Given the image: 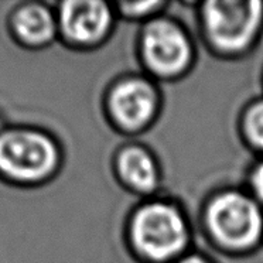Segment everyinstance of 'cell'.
<instances>
[{
    "mask_svg": "<svg viewBox=\"0 0 263 263\" xmlns=\"http://www.w3.org/2000/svg\"><path fill=\"white\" fill-rule=\"evenodd\" d=\"M55 140L40 130L10 129L0 133V174L17 184L46 181L60 166Z\"/></svg>",
    "mask_w": 263,
    "mask_h": 263,
    "instance_id": "1",
    "label": "cell"
},
{
    "mask_svg": "<svg viewBox=\"0 0 263 263\" xmlns=\"http://www.w3.org/2000/svg\"><path fill=\"white\" fill-rule=\"evenodd\" d=\"M133 238L144 255L163 260L181 251L185 243V227L174 208L155 204L144 206L136 215Z\"/></svg>",
    "mask_w": 263,
    "mask_h": 263,
    "instance_id": "2",
    "label": "cell"
},
{
    "mask_svg": "<svg viewBox=\"0 0 263 263\" xmlns=\"http://www.w3.org/2000/svg\"><path fill=\"white\" fill-rule=\"evenodd\" d=\"M208 222L219 240L232 248H246L262 231L260 211L245 195H221L208 210Z\"/></svg>",
    "mask_w": 263,
    "mask_h": 263,
    "instance_id": "3",
    "label": "cell"
},
{
    "mask_svg": "<svg viewBox=\"0 0 263 263\" xmlns=\"http://www.w3.org/2000/svg\"><path fill=\"white\" fill-rule=\"evenodd\" d=\"M262 17L257 0H217L205 6L206 27L214 41L225 48H240L251 40Z\"/></svg>",
    "mask_w": 263,
    "mask_h": 263,
    "instance_id": "4",
    "label": "cell"
},
{
    "mask_svg": "<svg viewBox=\"0 0 263 263\" xmlns=\"http://www.w3.org/2000/svg\"><path fill=\"white\" fill-rule=\"evenodd\" d=\"M58 31L72 46H92L103 39L110 26V12L103 2H64L57 12Z\"/></svg>",
    "mask_w": 263,
    "mask_h": 263,
    "instance_id": "5",
    "label": "cell"
},
{
    "mask_svg": "<svg viewBox=\"0 0 263 263\" xmlns=\"http://www.w3.org/2000/svg\"><path fill=\"white\" fill-rule=\"evenodd\" d=\"M144 54L152 67L164 74L181 69L189 60V43L174 24L155 22L150 24L143 39Z\"/></svg>",
    "mask_w": 263,
    "mask_h": 263,
    "instance_id": "6",
    "label": "cell"
},
{
    "mask_svg": "<svg viewBox=\"0 0 263 263\" xmlns=\"http://www.w3.org/2000/svg\"><path fill=\"white\" fill-rule=\"evenodd\" d=\"M155 98L143 81L120 82L110 95V110L120 125L138 127L146 123L153 112Z\"/></svg>",
    "mask_w": 263,
    "mask_h": 263,
    "instance_id": "7",
    "label": "cell"
},
{
    "mask_svg": "<svg viewBox=\"0 0 263 263\" xmlns=\"http://www.w3.org/2000/svg\"><path fill=\"white\" fill-rule=\"evenodd\" d=\"M12 30L23 46H48L58 34L57 14L43 5L30 3L13 13Z\"/></svg>",
    "mask_w": 263,
    "mask_h": 263,
    "instance_id": "8",
    "label": "cell"
},
{
    "mask_svg": "<svg viewBox=\"0 0 263 263\" xmlns=\"http://www.w3.org/2000/svg\"><path fill=\"white\" fill-rule=\"evenodd\" d=\"M119 172L126 181L139 190H149L156 183V168L149 155L132 147L119 157Z\"/></svg>",
    "mask_w": 263,
    "mask_h": 263,
    "instance_id": "9",
    "label": "cell"
},
{
    "mask_svg": "<svg viewBox=\"0 0 263 263\" xmlns=\"http://www.w3.org/2000/svg\"><path fill=\"white\" fill-rule=\"evenodd\" d=\"M248 132L252 140L263 147V103H259L248 115Z\"/></svg>",
    "mask_w": 263,
    "mask_h": 263,
    "instance_id": "10",
    "label": "cell"
},
{
    "mask_svg": "<svg viewBox=\"0 0 263 263\" xmlns=\"http://www.w3.org/2000/svg\"><path fill=\"white\" fill-rule=\"evenodd\" d=\"M252 184H253V189L256 191V194L263 200V164L257 167L256 172L253 173Z\"/></svg>",
    "mask_w": 263,
    "mask_h": 263,
    "instance_id": "11",
    "label": "cell"
},
{
    "mask_svg": "<svg viewBox=\"0 0 263 263\" xmlns=\"http://www.w3.org/2000/svg\"><path fill=\"white\" fill-rule=\"evenodd\" d=\"M159 3H127L123 5V10L127 13H143L146 12L144 9H152V7L157 6Z\"/></svg>",
    "mask_w": 263,
    "mask_h": 263,
    "instance_id": "12",
    "label": "cell"
},
{
    "mask_svg": "<svg viewBox=\"0 0 263 263\" xmlns=\"http://www.w3.org/2000/svg\"><path fill=\"white\" fill-rule=\"evenodd\" d=\"M180 263H204L201 259H198V257H189V259H185V260H183V262Z\"/></svg>",
    "mask_w": 263,
    "mask_h": 263,
    "instance_id": "13",
    "label": "cell"
},
{
    "mask_svg": "<svg viewBox=\"0 0 263 263\" xmlns=\"http://www.w3.org/2000/svg\"><path fill=\"white\" fill-rule=\"evenodd\" d=\"M2 132L3 130H2V119H0V133H2Z\"/></svg>",
    "mask_w": 263,
    "mask_h": 263,
    "instance_id": "14",
    "label": "cell"
}]
</instances>
